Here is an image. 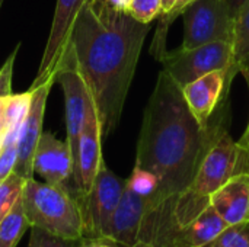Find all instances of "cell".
Returning a JSON list of instances; mask_svg holds the SVG:
<instances>
[{
  "label": "cell",
  "instance_id": "cell-1",
  "mask_svg": "<svg viewBox=\"0 0 249 247\" xmlns=\"http://www.w3.org/2000/svg\"><path fill=\"white\" fill-rule=\"evenodd\" d=\"M149 31L150 23L90 1L74 20L69 45L96 108L102 138L109 137L120 124Z\"/></svg>",
  "mask_w": 249,
  "mask_h": 247
},
{
  "label": "cell",
  "instance_id": "cell-2",
  "mask_svg": "<svg viewBox=\"0 0 249 247\" xmlns=\"http://www.w3.org/2000/svg\"><path fill=\"white\" fill-rule=\"evenodd\" d=\"M223 118L203 127L187 106L181 87L160 71L143 114L136 165L152 172L159 188L152 207L187 192L207 151L225 130Z\"/></svg>",
  "mask_w": 249,
  "mask_h": 247
},
{
  "label": "cell",
  "instance_id": "cell-3",
  "mask_svg": "<svg viewBox=\"0 0 249 247\" xmlns=\"http://www.w3.org/2000/svg\"><path fill=\"white\" fill-rule=\"evenodd\" d=\"M20 202L29 229L36 227L73 242L83 239L85 229L80 201L76 192L66 183L51 185L31 178L25 181Z\"/></svg>",
  "mask_w": 249,
  "mask_h": 247
},
{
  "label": "cell",
  "instance_id": "cell-4",
  "mask_svg": "<svg viewBox=\"0 0 249 247\" xmlns=\"http://www.w3.org/2000/svg\"><path fill=\"white\" fill-rule=\"evenodd\" d=\"M163 71L182 89L185 84L217 70L229 73L232 67V42L214 41L196 48H178L175 51H165L158 58ZM231 84V83H229Z\"/></svg>",
  "mask_w": 249,
  "mask_h": 247
},
{
  "label": "cell",
  "instance_id": "cell-5",
  "mask_svg": "<svg viewBox=\"0 0 249 247\" xmlns=\"http://www.w3.org/2000/svg\"><path fill=\"white\" fill-rule=\"evenodd\" d=\"M124 188L125 179L117 176L104 162L90 191L79 197L85 229L83 237L109 240L111 221Z\"/></svg>",
  "mask_w": 249,
  "mask_h": 247
},
{
  "label": "cell",
  "instance_id": "cell-6",
  "mask_svg": "<svg viewBox=\"0 0 249 247\" xmlns=\"http://www.w3.org/2000/svg\"><path fill=\"white\" fill-rule=\"evenodd\" d=\"M181 16L184 19L181 48L190 49L214 41L232 42L233 19L226 0H193Z\"/></svg>",
  "mask_w": 249,
  "mask_h": 247
},
{
  "label": "cell",
  "instance_id": "cell-7",
  "mask_svg": "<svg viewBox=\"0 0 249 247\" xmlns=\"http://www.w3.org/2000/svg\"><path fill=\"white\" fill-rule=\"evenodd\" d=\"M55 82L61 84L64 93V115H66V135H67L66 141L71 150V154H74L79 137L83 130L90 95L77 68L74 52L70 45L67 47L63 55Z\"/></svg>",
  "mask_w": 249,
  "mask_h": 247
},
{
  "label": "cell",
  "instance_id": "cell-8",
  "mask_svg": "<svg viewBox=\"0 0 249 247\" xmlns=\"http://www.w3.org/2000/svg\"><path fill=\"white\" fill-rule=\"evenodd\" d=\"M102 140L104 138H102L101 122L93 100L90 98L86 109L83 130L79 137L76 151L73 154L71 182H73V191L76 192L77 197H83L90 191L95 178L104 163Z\"/></svg>",
  "mask_w": 249,
  "mask_h": 247
},
{
  "label": "cell",
  "instance_id": "cell-9",
  "mask_svg": "<svg viewBox=\"0 0 249 247\" xmlns=\"http://www.w3.org/2000/svg\"><path fill=\"white\" fill-rule=\"evenodd\" d=\"M86 1L88 0H57L44 54L31 87H36L50 79H57L63 55L70 42L74 20Z\"/></svg>",
  "mask_w": 249,
  "mask_h": 247
},
{
  "label": "cell",
  "instance_id": "cell-10",
  "mask_svg": "<svg viewBox=\"0 0 249 247\" xmlns=\"http://www.w3.org/2000/svg\"><path fill=\"white\" fill-rule=\"evenodd\" d=\"M54 83H55V79H50L36 87H29L32 89V100H31L29 111L19 130L18 159H16V165L13 169V173L19 175L25 181L34 178V167H32L34 153L39 141V137L42 134L47 99Z\"/></svg>",
  "mask_w": 249,
  "mask_h": 247
},
{
  "label": "cell",
  "instance_id": "cell-11",
  "mask_svg": "<svg viewBox=\"0 0 249 247\" xmlns=\"http://www.w3.org/2000/svg\"><path fill=\"white\" fill-rule=\"evenodd\" d=\"M34 175H39L47 183L64 185L73 175V154L67 141H61L53 132L42 131L36 144Z\"/></svg>",
  "mask_w": 249,
  "mask_h": 247
},
{
  "label": "cell",
  "instance_id": "cell-12",
  "mask_svg": "<svg viewBox=\"0 0 249 247\" xmlns=\"http://www.w3.org/2000/svg\"><path fill=\"white\" fill-rule=\"evenodd\" d=\"M229 86L228 71L217 70L185 84L181 89L188 109L200 125H209Z\"/></svg>",
  "mask_w": 249,
  "mask_h": 247
},
{
  "label": "cell",
  "instance_id": "cell-13",
  "mask_svg": "<svg viewBox=\"0 0 249 247\" xmlns=\"http://www.w3.org/2000/svg\"><path fill=\"white\" fill-rule=\"evenodd\" d=\"M150 207L152 197H142L125 185L111 221L109 240L121 247L134 246L137 243L144 215Z\"/></svg>",
  "mask_w": 249,
  "mask_h": 247
},
{
  "label": "cell",
  "instance_id": "cell-14",
  "mask_svg": "<svg viewBox=\"0 0 249 247\" xmlns=\"http://www.w3.org/2000/svg\"><path fill=\"white\" fill-rule=\"evenodd\" d=\"M210 207L228 226L249 221V173H241L229 179L210 195Z\"/></svg>",
  "mask_w": 249,
  "mask_h": 247
},
{
  "label": "cell",
  "instance_id": "cell-15",
  "mask_svg": "<svg viewBox=\"0 0 249 247\" xmlns=\"http://www.w3.org/2000/svg\"><path fill=\"white\" fill-rule=\"evenodd\" d=\"M228 224L213 207H207L188 224L177 229L165 247H203L210 243Z\"/></svg>",
  "mask_w": 249,
  "mask_h": 247
},
{
  "label": "cell",
  "instance_id": "cell-16",
  "mask_svg": "<svg viewBox=\"0 0 249 247\" xmlns=\"http://www.w3.org/2000/svg\"><path fill=\"white\" fill-rule=\"evenodd\" d=\"M249 70V0L233 19L232 36V67L229 73V83L233 77Z\"/></svg>",
  "mask_w": 249,
  "mask_h": 247
},
{
  "label": "cell",
  "instance_id": "cell-17",
  "mask_svg": "<svg viewBox=\"0 0 249 247\" xmlns=\"http://www.w3.org/2000/svg\"><path fill=\"white\" fill-rule=\"evenodd\" d=\"M29 229L20 199L0 221V247H16Z\"/></svg>",
  "mask_w": 249,
  "mask_h": 247
},
{
  "label": "cell",
  "instance_id": "cell-18",
  "mask_svg": "<svg viewBox=\"0 0 249 247\" xmlns=\"http://www.w3.org/2000/svg\"><path fill=\"white\" fill-rule=\"evenodd\" d=\"M32 100V89L23 93H12L4 99V132L19 131L20 125L29 111Z\"/></svg>",
  "mask_w": 249,
  "mask_h": 247
},
{
  "label": "cell",
  "instance_id": "cell-19",
  "mask_svg": "<svg viewBox=\"0 0 249 247\" xmlns=\"http://www.w3.org/2000/svg\"><path fill=\"white\" fill-rule=\"evenodd\" d=\"M203 247H249V221L228 226Z\"/></svg>",
  "mask_w": 249,
  "mask_h": 247
},
{
  "label": "cell",
  "instance_id": "cell-20",
  "mask_svg": "<svg viewBox=\"0 0 249 247\" xmlns=\"http://www.w3.org/2000/svg\"><path fill=\"white\" fill-rule=\"evenodd\" d=\"M25 179L16 173H10L0 183V221L13 208V205L20 199Z\"/></svg>",
  "mask_w": 249,
  "mask_h": 247
},
{
  "label": "cell",
  "instance_id": "cell-21",
  "mask_svg": "<svg viewBox=\"0 0 249 247\" xmlns=\"http://www.w3.org/2000/svg\"><path fill=\"white\" fill-rule=\"evenodd\" d=\"M18 135L19 131L6 132L0 144V183L13 173L18 159Z\"/></svg>",
  "mask_w": 249,
  "mask_h": 247
},
{
  "label": "cell",
  "instance_id": "cell-22",
  "mask_svg": "<svg viewBox=\"0 0 249 247\" xmlns=\"http://www.w3.org/2000/svg\"><path fill=\"white\" fill-rule=\"evenodd\" d=\"M125 185L133 192H136L142 197H155V194L159 188V181L152 172L142 169L139 166H134L130 178L125 179Z\"/></svg>",
  "mask_w": 249,
  "mask_h": 247
},
{
  "label": "cell",
  "instance_id": "cell-23",
  "mask_svg": "<svg viewBox=\"0 0 249 247\" xmlns=\"http://www.w3.org/2000/svg\"><path fill=\"white\" fill-rule=\"evenodd\" d=\"M193 0H177L172 10L166 15H162L160 17V25L156 31V36L153 39V44H152V52L156 55V58H159L166 49H165V39H166V32L171 26V23L181 15V12L185 9L187 4H190Z\"/></svg>",
  "mask_w": 249,
  "mask_h": 247
},
{
  "label": "cell",
  "instance_id": "cell-24",
  "mask_svg": "<svg viewBox=\"0 0 249 247\" xmlns=\"http://www.w3.org/2000/svg\"><path fill=\"white\" fill-rule=\"evenodd\" d=\"M127 13L142 23H152L162 15L160 0H130Z\"/></svg>",
  "mask_w": 249,
  "mask_h": 247
},
{
  "label": "cell",
  "instance_id": "cell-25",
  "mask_svg": "<svg viewBox=\"0 0 249 247\" xmlns=\"http://www.w3.org/2000/svg\"><path fill=\"white\" fill-rule=\"evenodd\" d=\"M76 242L67 240L54 234H50L41 229L31 227V236L28 247H73Z\"/></svg>",
  "mask_w": 249,
  "mask_h": 247
},
{
  "label": "cell",
  "instance_id": "cell-26",
  "mask_svg": "<svg viewBox=\"0 0 249 247\" xmlns=\"http://www.w3.org/2000/svg\"><path fill=\"white\" fill-rule=\"evenodd\" d=\"M20 44H18L12 54L6 58V61L3 63V66L0 67V98L6 99L7 96L12 95V77H13V66H15V60L18 55Z\"/></svg>",
  "mask_w": 249,
  "mask_h": 247
},
{
  "label": "cell",
  "instance_id": "cell-27",
  "mask_svg": "<svg viewBox=\"0 0 249 247\" xmlns=\"http://www.w3.org/2000/svg\"><path fill=\"white\" fill-rule=\"evenodd\" d=\"M92 4L107 9V10H114V12H127L130 0H88Z\"/></svg>",
  "mask_w": 249,
  "mask_h": 247
},
{
  "label": "cell",
  "instance_id": "cell-28",
  "mask_svg": "<svg viewBox=\"0 0 249 247\" xmlns=\"http://www.w3.org/2000/svg\"><path fill=\"white\" fill-rule=\"evenodd\" d=\"M73 247H121L115 245L111 240H105V239H89V237H83L82 240L76 242Z\"/></svg>",
  "mask_w": 249,
  "mask_h": 247
},
{
  "label": "cell",
  "instance_id": "cell-29",
  "mask_svg": "<svg viewBox=\"0 0 249 247\" xmlns=\"http://www.w3.org/2000/svg\"><path fill=\"white\" fill-rule=\"evenodd\" d=\"M228 4H229V10H231V15H232V19L236 17V15L241 12V9L247 4L248 0H226Z\"/></svg>",
  "mask_w": 249,
  "mask_h": 247
},
{
  "label": "cell",
  "instance_id": "cell-30",
  "mask_svg": "<svg viewBox=\"0 0 249 247\" xmlns=\"http://www.w3.org/2000/svg\"><path fill=\"white\" fill-rule=\"evenodd\" d=\"M4 132V99L0 98V141Z\"/></svg>",
  "mask_w": 249,
  "mask_h": 247
},
{
  "label": "cell",
  "instance_id": "cell-31",
  "mask_svg": "<svg viewBox=\"0 0 249 247\" xmlns=\"http://www.w3.org/2000/svg\"><path fill=\"white\" fill-rule=\"evenodd\" d=\"M177 0H160V6H162V15H166L172 10L174 4H175ZM160 15V16H162Z\"/></svg>",
  "mask_w": 249,
  "mask_h": 247
},
{
  "label": "cell",
  "instance_id": "cell-32",
  "mask_svg": "<svg viewBox=\"0 0 249 247\" xmlns=\"http://www.w3.org/2000/svg\"><path fill=\"white\" fill-rule=\"evenodd\" d=\"M239 144H241L242 147H245L247 150H249V124L247 131H245V134H244V137L239 140Z\"/></svg>",
  "mask_w": 249,
  "mask_h": 247
},
{
  "label": "cell",
  "instance_id": "cell-33",
  "mask_svg": "<svg viewBox=\"0 0 249 247\" xmlns=\"http://www.w3.org/2000/svg\"><path fill=\"white\" fill-rule=\"evenodd\" d=\"M3 1H4V0H0V7H1V4H3Z\"/></svg>",
  "mask_w": 249,
  "mask_h": 247
},
{
  "label": "cell",
  "instance_id": "cell-34",
  "mask_svg": "<svg viewBox=\"0 0 249 247\" xmlns=\"http://www.w3.org/2000/svg\"><path fill=\"white\" fill-rule=\"evenodd\" d=\"M0 144H1V141H0Z\"/></svg>",
  "mask_w": 249,
  "mask_h": 247
}]
</instances>
